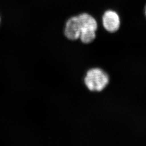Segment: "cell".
I'll return each instance as SVG.
<instances>
[{"label": "cell", "mask_w": 146, "mask_h": 146, "mask_svg": "<svg viewBox=\"0 0 146 146\" xmlns=\"http://www.w3.org/2000/svg\"><path fill=\"white\" fill-rule=\"evenodd\" d=\"M85 83L91 91H101L109 83V77L101 69L95 68L87 72L85 78Z\"/></svg>", "instance_id": "6da1fadb"}, {"label": "cell", "mask_w": 146, "mask_h": 146, "mask_svg": "<svg viewBox=\"0 0 146 146\" xmlns=\"http://www.w3.org/2000/svg\"><path fill=\"white\" fill-rule=\"evenodd\" d=\"M104 27L108 32L114 33L120 28V17L115 11L109 10L105 12L102 18Z\"/></svg>", "instance_id": "7a4b0ae2"}, {"label": "cell", "mask_w": 146, "mask_h": 146, "mask_svg": "<svg viewBox=\"0 0 146 146\" xmlns=\"http://www.w3.org/2000/svg\"><path fill=\"white\" fill-rule=\"evenodd\" d=\"M81 25L78 16L72 17L67 21L64 34L66 37L71 40L80 38L81 33Z\"/></svg>", "instance_id": "3957f363"}, {"label": "cell", "mask_w": 146, "mask_h": 146, "mask_svg": "<svg viewBox=\"0 0 146 146\" xmlns=\"http://www.w3.org/2000/svg\"><path fill=\"white\" fill-rule=\"evenodd\" d=\"M81 25V31H97V21L92 16L87 13H82L78 16Z\"/></svg>", "instance_id": "277c9868"}, {"label": "cell", "mask_w": 146, "mask_h": 146, "mask_svg": "<svg viewBox=\"0 0 146 146\" xmlns=\"http://www.w3.org/2000/svg\"><path fill=\"white\" fill-rule=\"evenodd\" d=\"M96 37L95 31H82L80 33V38L82 43L89 44L94 41Z\"/></svg>", "instance_id": "5b68a950"}, {"label": "cell", "mask_w": 146, "mask_h": 146, "mask_svg": "<svg viewBox=\"0 0 146 146\" xmlns=\"http://www.w3.org/2000/svg\"><path fill=\"white\" fill-rule=\"evenodd\" d=\"M145 15H146V8H145Z\"/></svg>", "instance_id": "8992f818"}]
</instances>
